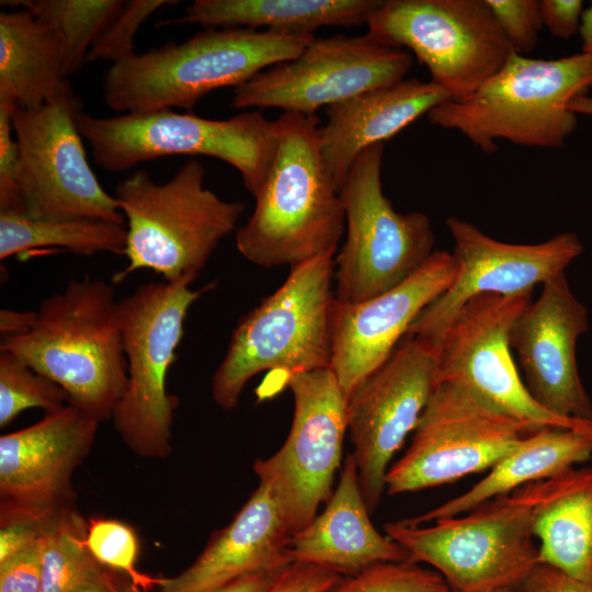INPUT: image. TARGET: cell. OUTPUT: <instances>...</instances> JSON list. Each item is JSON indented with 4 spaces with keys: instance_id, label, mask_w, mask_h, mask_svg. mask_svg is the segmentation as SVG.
<instances>
[{
    "instance_id": "1",
    "label": "cell",
    "mask_w": 592,
    "mask_h": 592,
    "mask_svg": "<svg viewBox=\"0 0 592 592\" xmlns=\"http://www.w3.org/2000/svg\"><path fill=\"white\" fill-rule=\"evenodd\" d=\"M276 122L275 155L251 216L236 231L240 254L265 269L333 255L345 221L341 193L320 153L318 116L283 112Z\"/></svg>"
},
{
    "instance_id": "2",
    "label": "cell",
    "mask_w": 592,
    "mask_h": 592,
    "mask_svg": "<svg viewBox=\"0 0 592 592\" xmlns=\"http://www.w3.org/2000/svg\"><path fill=\"white\" fill-rule=\"evenodd\" d=\"M0 351L58 384L100 423L112 419L127 386L118 301L100 278L69 281L43 299L31 330L2 337Z\"/></svg>"
},
{
    "instance_id": "3",
    "label": "cell",
    "mask_w": 592,
    "mask_h": 592,
    "mask_svg": "<svg viewBox=\"0 0 592 592\" xmlns=\"http://www.w3.org/2000/svg\"><path fill=\"white\" fill-rule=\"evenodd\" d=\"M314 34L255 29H204L110 66L105 104L123 114L193 107L220 88L234 89L265 69L297 58Z\"/></svg>"
},
{
    "instance_id": "4",
    "label": "cell",
    "mask_w": 592,
    "mask_h": 592,
    "mask_svg": "<svg viewBox=\"0 0 592 592\" xmlns=\"http://www.w3.org/2000/svg\"><path fill=\"white\" fill-rule=\"evenodd\" d=\"M205 168L189 159L166 183L137 169L115 189L126 221L127 266L116 282L151 270L173 285H191L223 239L237 228L244 204L221 200L204 185Z\"/></svg>"
},
{
    "instance_id": "5",
    "label": "cell",
    "mask_w": 592,
    "mask_h": 592,
    "mask_svg": "<svg viewBox=\"0 0 592 592\" xmlns=\"http://www.w3.org/2000/svg\"><path fill=\"white\" fill-rule=\"evenodd\" d=\"M592 89V57L557 59L512 53L470 95L449 100L428 114L431 124L456 129L487 153L497 139L525 147L559 148L577 126L570 102Z\"/></svg>"
},
{
    "instance_id": "6",
    "label": "cell",
    "mask_w": 592,
    "mask_h": 592,
    "mask_svg": "<svg viewBox=\"0 0 592 592\" xmlns=\"http://www.w3.org/2000/svg\"><path fill=\"white\" fill-rule=\"evenodd\" d=\"M334 265L333 255H325L291 267L285 282L240 319L212 378L220 409L234 410L261 372H282L286 380L330 368Z\"/></svg>"
},
{
    "instance_id": "7",
    "label": "cell",
    "mask_w": 592,
    "mask_h": 592,
    "mask_svg": "<svg viewBox=\"0 0 592 592\" xmlns=\"http://www.w3.org/2000/svg\"><path fill=\"white\" fill-rule=\"evenodd\" d=\"M78 129L92 150L94 163L123 172L168 156H208L234 167L254 197L263 184L278 140L276 119L243 111L225 119L171 109L96 117L83 112Z\"/></svg>"
},
{
    "instance_id": "8",
    "label": "cell",
    "mask_w": 592,
    "mask_h": 592,
    "mask_svg": "<svg viewBox=\"0 0 592 592\" xmlns=\"http://www.w3.org/2000/svg\"><path fill=\"white\" fill-rule=\"evenodd\" d=\"M212 287L193 291L190 285L152 282L118 301L128 380L112 419L124 444L139 457L162 459L172 452L179 399L167 392V374L190 307Z\"/></svg>"
},
{
    "instance_id": "9",
    "label": "cell",
    "mask_w": 592,
    "mask_h": 592,
    "mask_svg": "<svg viewBox=\"0 0 592 592\" xmlns=\"http://www.w3.org/2000/svg\"><path fill=\"white\" fill-rule=\"evenodd\" d=\"M432 525L386 523V535L410 560L425 562L452 592L517 588L539 563L528 505L510 494L494 498Z\"/></svg>"
},
{
    "instance_id": "10",
    "label": "cell",
    "mask_w": 592,
    "mask_h": 592,
    "mask_svg": "<svg viewBox=\"0 0 592 592\" xmlns=\"http://www.w3.org/2000/svg\"><path fill=\"white\" fill-rule=\"evenodd\" d=\"M384 144L363 150L341 189L346 239L337 258L334 296L361 303L412 275L434 252L430 218L394 209L382 187Z\"/></svg>"
},
{
    "instance_id": "11",
    "label": "cell",
    "mask_w": 592,
    "mask_h": 592,
    "mask_svg": "<svg viewBox=\"0 0 592 592\" xmlns=\"http://www.w3.org/2000/svg\"><path fill=\"white\" fill-rule=\"evenodd\" d=\"M365 24L378 43L412 52L452 100L470 95L513 53L487 0H383Z\"/></svg>"
},
{
    "instance_id": "12",
    "label": "cell",
    "mask_w": 592,
    "mask_h": 592,
    "mask_svg": "<svg viewBox=\"0 0 592 592\" xmlns=\"http://www.w3.org/2000/svg\"><path fill=\"white\" fill-rule=\"evenodd\" d=\"M535 431L532 424L501 411L466 387L441 382L409 447L387 471L386 492L418 491L490 469Z\"/></svg>"
},
{
    "instance_id": "13",
    "label": "cell",
    "mask_w": 592,
    "mask_h": 592,
    "mask_svg": "<svg viewBox=\"0 0 592 592\" xmlns=\"http://www.w3.org/2000/svg\"><path fill=\"white\" fill-rule=\"evenodd\" d=\"M81 110L72 88L35 109L14 105L24 213L36 220L87 218L124 225L117 201L89 166L77 125Z\"/></svg>"
},
{
    "instance_id": "14",
    "label": "cell",
    "mask_w": 592,
    "mask_h": 592,
    "mask_svg": "<svg viewBox=\"0 0 592 592\" xmlns=\"http://www.w3.org/2000/svg\"><path fill=\"white\" fill-rule=\"evenodd\" d=\"M285 383L294 399L289 433L275 454L254 460L253 471L294 535L332 494L348 432V399L330 368L296 373Z\"/></svg>"
},
{
    "instance_id": "15",
    "label": "cell",
    "mask_w": 592,
    "mask_h": 592,
    "mask_svg": "<svg viewBox=\"0 0 592 592\" xmlns=\"http://www.w3.org/2000/svg\"><path fill=\"white\" fill-rule=\"evenodd\" d=\"M412 64L410 52L367 34L315 37L297 58L234 89L231 104L247 111L281 109L314 115L320 107L403 80Z\"/></svg>"
},
{
    "instance_id": "16",
    "label": "cell",
    "mask_w": 592,
    "mask_h": 592,
    "mask_svg": "<svg viewBox=\"0 0 592 592\" xmlns=\"http://www.w3.org/2000/svg\"><path fill=\"white\" fill-rule=\"evenodd\" d=\"M531 295L483 294L470 299L453 318L440 343L437 384L457 383L537 430L563 428L592 437V420L549 412L533 398L516 369L510 333L531 304Z\"/></svg>"
},
{
    "instance_id": "17",
    "label": "cell",
    "mask_w": 592,
    "mask_h": 592,
    "mask_svg": "<svg viewBox=\"0 0 592 592\" xmlns=\"http://www.w3.org/2000/svg\"><path fill=\"white\" fill-rule=\"evenodd\" d=\"M439 349L406 335L390 357L349 397L348 432L361 490L373 513L386 475L437 385Z\"/></svg>"
},
{
    "instance_id": "18",
    "label": "cell",
    "mask_w": 592,
    "mask_h": 592,
    "mask_svg": "<svg viewBox=\"0 0 592 592\" xmlns=\"http://www.w3.org/2000/svg\"><path fill=\"white\" fill-rule=\"evenodd\" d=\"M445 225L454 242L457 274L418 315L407 333L439 350L453 318L470 299L483 294L532 292L535 285L565 273L583 251L573 232L557 234L539 243L516 244L496 240L456 216L448 217Z\"/></svg>"
},
{
    "instance_id": "19",
    "label": "cell",
    "mask_w": 592,
    "mask_h": 592,
    "mask_svg": "<svg viewBox=\"0 0 592 592\" xmlns=\"http://www.w3.org/2000/svg\"><path fill=\"white\" fill-rule=\"evenodd\" d=\"M100 422L72 403L0 436V521L43 522L75 508L72 476Z\"/></svg>"
},
{
    "instance_id": "20",
    "label": "cell",
    "mask_w": 592,
    "mask_h": 592,
    "mask_svg": "<svg viewBox=\"0 0 592 592\" xmlns=\"http://www.w3.org/2000/svg\"><path fill=\"white\" fill-rule=\"evenodd\" d=\"M453 253L434 250L406 281L361 303L332 306L330 369L346 397L394 353L418 315L452 284Z\"/></svg>"
},
{
    "instance_id": "21",
    "label": "cell",
    "mask_w": 592,
    "mask_h": 592,
    "mask_svg": "<svg viewBox=\"0 0 592 592\" xmlns=\"http://www.w3.org/2000/svg\"><path fill=\"white\" fill-rule=\"evenodd\" d=\"M588 328V310L562 273L543 284L538 298L511 329L510 346L527 390L543 408L561 418L592 420V403L576 361L577 340Z\"/></svg>"
},
{
    "instance_id": "22",
    "label": "cell",
    "mask_w": 592,
    "mask_h": 592,
    "mask_svg": "<svg viewBox=\"0 0 592 592\" xmlns=\"http://www.w3.org/2000/svg\"><path fill=\"white\" fill-rule=\"evenodd\" d=\"M291 537L270 492L259 483L195 561L178 576L160 579L158 587L160 592H210L249 573L283 570L293 562Z\"/></svg>"
},
{
    "instance_id": "23",
    "label": "cell",
    "mask_w": 592,
    "mask_h": 592,
    "mask_svg": "<svg viewBox=\"0 0 592 592\" xmlns=\"http://www.w3.org/2000/svg\"><path fill=\"white\" fill-rule=\"evenodd\" d=\"M449 100V93L431 80L403 79L326 107L327 121L318 128V144L340 193L363 150L384 144Z\"/></svg>"
},
{
    "instance_id": "24",
    "label": "cell",
    "mask_w": 592,
    "mask_h": 592,
    "mask_svg": "<svg viewBox=\"0 0 592 592\" xmlns=\"http://www.w3.org/2000/svg\"><path fill=\"white\" fill-rule=\"evenodd\" d=\"M369 514L350 453L322 513L292 535L287 549L291 560L316 565L342 577L379 562L410 560L401 545L375 528Z\"/></svg>"
},
{
    "instance_id": "25",
    "label": "cell",
    "mask_w": 592,
    "mask_h": 592,
    "mask_svg": "<svg viewBox=\"0 0 592 592\" xmlns=\"http://www.w3.org/2000/svg\"><path fill=\"white\" fill-rule=\"evenodd\" d=\"M513 493L531 509L539 563L592 584V467H573Z\"/></svg>"
},
{
    "instance_id": "26",
    "label": "cell",
    "mask_w": 592,
    "mask_h": 592,
    "mask_svg": "<svg viewBox=\"0 0 592 592\" xmlns=\"http://www.w3.org/2000/svg\"><path fill=\"white\" fill-rule=\"evenodd\" d=\"M592 456V437L563 428H543L524 439L466 492L401 522L424 525L465 514L522 486L555 477Z\"/></svg>"
},
{
    "instance_id": "27",
    "label": "cell",
    "mask_w": 592,
    "mask_h": 592,
    "mask_svg": "<svg viewBox=\"0 0 592 592\" xmlns=\"http://www.w3.org/2000/svg\"><path fill=\"white\" fill-rule=\"evenodd\" d=\"M383 0H195L181 18L163 21L197 24L204 29H255L314 34L323 26L365 24Z\"/></svg>"
},
{
    "instance_id": "28",
    "label": "cell",
    "mask_w": 592,
    "mask_h": 592,
    "mask_svg": "<svg viewBox=\"0 0 592 592\" xmlns=\"http://www.w3.org/2000/svg\"><path fill=\"white\" fill-rule=\"evenodd\" d=\"M56 32L29 10L0 13V102L35 109L69 90Z\"/></svg>"
},
{
    "instance_id": "29",
    "label": "cell",
    "mask_w": 592,
    "mask_h": 592,
    "mask_svg": "<svg viewBox=\"0 0 592 592\" xmlns=\"http://www.w3.org/2000/svg\"><path fill=\"white\" fill-rule=\"evenodd\" d=\"M125 225L101 219L36 220L23 210L0 212V259L23 257L43 248L80 255L124 254Z\"/></svg>"
},
{
    "instance_id": "30",
    "label": "cell",
    "mask_w": 592,
    "mask_h": 592,
    "mask_svg": "<svg viewBox=\"0 0 592 592\" xmlns=\"http://www.w3.org/2000/svg\"><path fill=\"white\" fill-rule=\"evenodd\" d=\"M87 531L75 508L43 522L41 592H75L106 571L88 548Z\"/></svg>"
},
{
    "instance_id": "31",
    "label": "cell",
    "mask_w": 592,
    "mask_h": 592,
    "mask_svg": "<svg viewBox=\"0 0 592 592\" xmlns=\"http://www.w3.org/2000/svg\"><path fill=\"white\" fill-rule=\"evenodd\" d=\"M24 9L47 23L57 34L66 78L87 64L94 42L122 8L123 0H22Z\"/></svg>"
},
{
    "instance_id": "32",
    "label": "cell",
    "mask_w": 592,
    "mask_h": 592,
    "mask_svg": "<svg viewBox=\"0 0 592 592\" xmlns=\"http://www.w3.org/2000/svg\"><path fill=\"white\" fill-rule=\"evenodd\" d=\"M69 403L67 392L9 352L0 351V428L8 426L21 412L42 408L46 413Z\"/></svg>"
},
{
    "instance_id": "33",
    "label": "cell",
    "mask_w": 592,
    "mask_h": 592,
    "mask_svg": "<svg viewBox=\"0 0 592 592\" xmlns=\"http://www.w3.org/2000/svg\"><path fill=\"white\" fill-rule=\"evenodd\" d=\"M323 592H451L434 569L412 560L379 562L352 576L341 577Z\"/></svg>"
},
{
    "instance_id": "34",
    "label": "cell",
    "mask_w": 592,
    "mask_h": 592,
    "mask_svg": "<svg viewBox=\"0 0 592 592\" xmlns=\"http://www.w3.org/2000/svg\"><path fill=\"white\" fill-rule=\"evenodd\" d=\"M87 545L101 566L127 576L134 587L159 584L160 579L137 570L138 539L129 525L114 519H92L88 522Z\"/></svg>"
},
{
    "instance_id": "35",
    "label": "cell",
    "mask_w": 592,
    "mask_h": 592,
    "mask_svg": "<svg viewBox=\"0 0 592 592\" xmlns=\"http://www.w3.org/2000/svg\"><path fill=\"white\" fill-rule=\"evenodd\" d=\"M173 0H128L112 18L89 52L87 62L122 61L135 54L134 37L157 10L177 4Z\"/></svg>"
},
{
    "instance_id": "36",
    "label": "cell",
    "mask_w": 592,
    "mask_h": 592,
    "mask_svg": "<svg viewBox=\"0 0 592 592\" xmlns=\"http://www.w3.org/2000/svg\"><path fill=\"white\" fill-rule=\"evenodd\" d=\"M512 50L525 56L533 52L543 29L538 0H487Z\"/></svg>"
},
{
    "instance_id": "37",
    "label": "cell",
    "mask_w": 592,
    "mask_h": 592,
    "mask_svg": "<svg viewBox=\"0 0 592 592\" xmlns=\"http://www.w3.org/2000/svg\"><path fill=\"white\" fill-rule=\"evenodd\" d=\"M13 104L0 102V212H24L20 190V150L13 138Z\"/></svg>"
},
{
    "instance_id": "38",
    "label": "cell",
    "mask_w": 592,
    "mask_h": 592,
    "mask_svg": "<svg viewBox=\"0 0 592 592\" xmlns=\"http://www.w3.org/2000/svg\"><path fill=\"white\" fill-rule=\"evenodd\" d=\"M42 538L0 562V592H41Z\"/></svg>"
},
{
    "instance_id": "39",
    "label": "cell",
    "mask_w": 592,
    "mask_h": 592,
    "mask_svg": "<svg viewBox=\"0 0 592 592\" xmlns=\"http://www.w3.org/2000/svg\"><path fill=\"white\" fill-rule=\"evenodd\" d=\"M341 577L316 565L292 562L277 574L265 592H323Z\"/></svg>"
},
{
    "instance_id": "40",
    "label": "cell",
    "mask_w": 592,
    "mask_h": 592,
    "mask_svg": "<svg viewBox=\"0 0 592 592\" xmlns=\"http://www.w3.org/2000/svg\"><path fill=\"white\" fill-rule=\"evenodd\" d=\"M539 8L543 25L553 36L569 39L579 33L583 1L542 0Z\"/></svg>"
},
{
    "instance_id": "41",
    "label": "cell",
    "mask_w": 592,
    "mask_h": 592,
    "mask_svg": "<svg viewBox=\"0 0 592 592\" xmlns=\"http://www.w3.org/2000/svg\"><path fill=\"white\" fill-rule=\"evenodd\" d=\"M519 592H592V584L545 563L535 566L517 587Z\"/></svg>"
},
{
    "instance_id": "42",
    "label": "cell",
    "mask_w": 592,
    "mask_h": 592,
    "mask_svg": "<svg viewBox=\"0 0 592 592\" xmlns=\"http://www.w3.org/2000/svg\"><path fill=\"white\" fill-rule=\"evenodd\" d=\"M43 522L29 519L0 521V562L37 544L42 538Z\"/></svg>"
},
{
    "instance_id": "43",
    "label": "cell",
    "mask_w": 592,
    "mask_h": 592,
    "mask_svg": "<svg viewBox=\"0 0 592 592\" xmlns=\"http://www.w3.org/2000/svg\"><path fill=\"white\" fill-rule=\"evenodd\" d=\"M281 571L249 573L210 592H265Z\"/></svg>"
},
{
    "instance_id": "44",
    "label": "cell",
    "mask_w": 592,
    "mask_h": 592,
    "mask_svg": "<svg viewBox=\"0 0 592 592\" xmlns=\"http://www.w3.org/2000/svg\"><path fill=\"white\" fill-rule=\"evenodd\" d=\"M36 311L0 310V332L2 337L20 335L31 330Z\"/></svg>"
},
{
    "instance_id": "45",
    "label": "cell",
    "mask_w": 592,
    "mask_h": 592,
    "mask_svg": "<svg viewBox=\"0 0 592 592\" xmlns=\"http://www.w3.org/2000/svg\"><path fill=\"white\" fill-rule=\"evenodd\" d=\"M579 34L582 41L581 53L592 57V2L589 8L582 12Z\"/></svg>"
},
{
    "instance_id": "46",
    "label": "cell",
    "mask_w": 592,
    "mask_h": 592,
    "mask_svg": "<svg viewBox=\"0 0 592 592\" xmlns=\"http://www.w3.org/2000/svg\"><path fill=\"white\" fill-rule=\"evenodd\" d=\"M75 592H119L110 573L105 571L98 579L88 582Z\"/></svg>"
},
{
    "instance_id": "47",
    "label": "cell",
    "mask_w": 592,
    "mask_h": 592,
    "mask_svg": "<svg viewBox=\"0 0 592 592\" xmlns=\"http://www.w3.org/2000/svg\"><path fill=\"white\" fill-rule=\"evenodd\" d=\"M569 109L574 114H583L592 116V96L588 94L579 95L574 98L570 104Z\"/></svg>"
},
{
    "instance_id": "48",
    "label": "cell",
    "mask_w": 592,
    "mask_h": 592,
    "mask_svg": "<svg viewBox=\"0 0 592 592\" xmlns=\"http://www.w3.org/2000/svg\"><path fill=\"white\" fill-rule=\"evenodd\" d=\"M452 592V591H451ZM491 592H519L517 588H504Z\"/></svg>"
}]
</instances>
